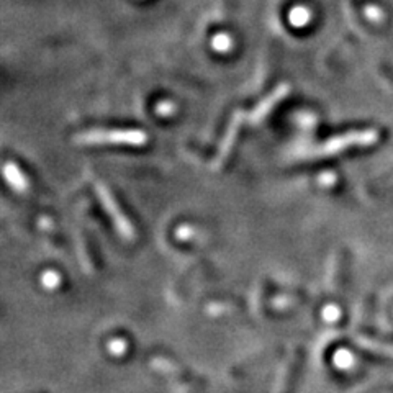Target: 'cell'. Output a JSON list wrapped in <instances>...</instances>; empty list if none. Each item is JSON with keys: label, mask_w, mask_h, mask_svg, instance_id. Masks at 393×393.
<instances>
[{"label": "cell", "mask_w": 393, "mask_h": 393, "mask_svg": "<svg viewBox=\"0 0 393 393\" xmlns=\"http://www.w3.org/2000/svg\"><path fill=\"white\" fill-rule=\"evenodd\" d=\"M147 136L141 129H89L76 136L79 145H131L140 146Z\"/></svg>", "instance_id": "6da1fadb"}, {"label": "cell", "mask_w": 393, "mask_h": 393, "mask_svg": "<svg viewBox=\"0 0 393 393\" xmlns=\"http://www.w3.org/2000/svg\"><path fill=\"white\" fill-rule=\"evenodd\" d=\"M377 140V133L372 129H364V131H351L346 133L343 136H335L331 140H328L316 147H312L307 154L308 156H330L336 154V152L348 150L351 146H367L372 145Z\"/></svg>", "instance_id": "7a4b0ae2"}, {"label": "cell", "mask_w": 393, "mask_h": 393, "mask_svg": "<svg viewBox=\"0 0 393 393\" xmlns=\"http://www.w3.org/2000/svg\"><path fill=\"white\" fill-rule=\"evenodd\" d=\"M152 365L157 371L164 372L166 376L173 377L175 382L187 383V385H207L205 378L198 377L195 374L189 371L186 365L179 362V359H175L173 354H156L152 358Z\"/></svg>", "instance_id": "3957f363"}, {"label": "cell", "mask_w": 393, "mask_h": 393, "mask_svg": "<svg viewBox=\"0 0 393 393\" xmlns=\"http://www.w3.org/2000/svg\"><path fill=\"white\" fill-rule=\"evenodd\" d=\"M95 191H97V195H99V200L102 202V205H104L105 210H107V214L110 215V218H112L115 226H117L118 233L122 234L125 239H131L133 236H135V230H133V226L128 221L127 216L123 215V211L120 210L115 197L110 193L109 189L100 182L95 186Z\"/></svg>", "instance_id": "277c9868"}, {"label": "cell", "mask_w": 393, "mask_h": 393, "mask_svg": "<svg viewBox=\"0 0 393 393\" xmlns=\"http://www.w3.org/2000/svg\"><path fill=\"white\" fill-rule=\"evenodd\" d=\"M305 354L303 348H295L294 353L290 354V359L284 367V372L280 376L279 387H277V393H297V385L302 376L303 365H305Z\"/></svg>", "instance_id": "5b68a950"}, {"label": "cell", "mask_w": 393, "mask_h": 393, "mask_svg": "<svg viewBox=\"0 0 393 393\" xmlns=\"http://www.w3.org/2000/svg\"><path fill=\"white\" fill-rule=\"evenodd\" d=\"M282 351L284 349H282L280 346H272V348H267L264 351H259V353L249 355V358L243 359L241 362L234 364L233 367L230 369V377L239 378V377L248 376L249 372L256 371V369L262 367V365L269 364L271 360L280 358Z\"/></svg>", "instance_id": "8992f818"}, {"label": "cell", "mask_w": 393, "mask_h": 393, "mask_svg": "<svg viewBox=\"0 0 393 393\" xmlns=\"http://www.w3.org/2000/svg\"><path fill=\"white\" fill-rule=\"evenodd\" d=\"M289 90H290V87L287 86V84H280L277 89H274L271 92L269 95L266 97L264 100L262 102H259V105L256 109L252 110L251 113H248L246 115V120L251 125H257V123H261L262 120H264L267 115H269L272 110H274V107L279 102L284 99V97L289 94Z\"/></svg>", "instance_id": "52a82bcc"}, {"label": "cell", "mask_w": 393, "mask_h": 393, "mask_svg": "<svg viewBox=\"0 0 393 393\" xmlns=\"http://www.w3.org/2000/svg\"><path fill=\"white\" fill-rule=\"evenodd\" d=\"M243 118H244L243 112H236L233 115V118H231V122L228 125V129H226V133L223 136V141H221L218 154H216V159L214 163V169L221 168V164L225 163L226 157L230 156V152H231V150H233V146L236 143V138H238V131H239V127H241Z\"/></svg>", "instance_id": "ba28073f"}, {"label": "cell", "mask_w": 393, "mask_h": 393, "mask_svg": "<svg viewBox=\"0 0 393 393\" xmlns=\"http://www.w3.org/2000/svg\"><path fill=\"white\" fill-rule=\"evenodd\" d=\"M6 179L8 184L18 192H25L29 189V180L22 174V170L15 164H6Z\"/></svg>", "instance_id": "9c48e42d"}, {"label": "cell", "mask_w": 393, "mask_h": 393, "mask_svg": "<svg viewBox=\"0 0 393 393\" xmlns=\"http://www.w3.org/2000/svg\"><path fill=\"white\" fill-rule=\"evenodd\" d=\"M358 332L360 337L364 339L372 341V343H378V344H385L393 348V335H387V332H378L374 330L372 326H359Z\"/></svg>", "instance_id": "30bf717a"}, {"label": "cell", "mask_w": 393, "mask_h": 393, "mask_svg": "<svg viewBox=\"0 0 393 393\" xmlns=\"http://www.w3.org/2000/svg\"><path fill=\"white\" fill-rule=\"evenodd\" d=\"M344 274H346V261H344V257L341 256L336 259L335 269H332V277H331L332 292H339V290H343Z\"/></svg>", "instance_id": "8fae6325"}, {"label": "cell", "mask_w": 393, "mask_h": 393, "mask_svg": "<svg viewBox=\"0 0 393 393\" xmlns=\"http://www.w3.org/2000/svg\"><path fill=\"white\" fill-rule=\"evenodd\" d=\"M355 353H358V355H359L360 359H364L365 362H369V364L385 365V367H393V359L385 358V355L372 354V353H367V351H362V349H358V351H355Z\"/></svg>", "instance_id": "7c38bea8"}, {"label": "cell", "mask_w": 393, "mask_h": 393, "mask_svg": "<svg viewBox=\"0 0 393 393\" xmlns=\"http://www.w3.org/2000/svg\"><path fill=\"white\" fill-rule=\"evenodd\" d=\"M372 313H374V300L365 298L359 313V326H371Z\"/></svg>", "instance_id": "4fadbf2b"}, {"label": "cell", "mask_w": 393, "mask_h": 393, "mask_svg": "<svg viewBox=\"0 0 393 393\" xmlns=\"http://www.w3.org/2000/svg\"><path fill=\"white\" fill-rule=\"evenodd\" d=\"M310 13L307 8H295V10L290 13V22L294 23L295 26H302L308 22Z\"/></svg>", "instance_id": "5bb4252c"}, {"label": "cell", "mask_w": 393, "mask_h": 393, "mask_svg": "<svg viewBox=\"0 0 393 393\" xmlns=\"http://www.w3.org/2000/svg\"><path fill=\"white\" fill-rule=\"evenodd\" d=\"M359 393H393V383H378V385H372Z\"/></svg>", "instance_id": "9a60e30c"}, {"label": "cell", "mask_w": 393, "mask_h": 393, "mask_svg": "<svg viewBox=\"0 0 393 393\" xmlns=\"http://www.w3.org/2000/svg\"><path fill=\"white\" fill-rule=\"evenodd\" d=\"M230 45H231V41H230V38L228 36H216L215 38V41H214V46L216 49H220V51H225V49H228L230 48Z\"/></svg>", "instance_id": "2e32d148"}, {"label": "cell", "mask_w": 393, "mask_h": 393, "mask_svg": "<svg viewBox=\"0 0 393 393\" xmlns=\"http://www.w3.org/2000/svg\"><path fill=\"white\" fill-rule=\"evenodd\" d=\"M43 282H45V285L46 287H56L58 284H59V275L58 274H54V272H48V274H46L45 277H43Z\"/></svg>", "instance_id": "e0dca14e"}, {"label": "cell", "mask_w": 393, "mask_h": 393, "mask_svg": "<svg viewBox=\"0 0 393 393\" xmlns=\"http://www.w3.org/2000/svg\"><path fill=\"white\" fill-rule=\"evenodd\" d=\"M203 388H205V385H193L191 387V390H189L187 393H202Z\"/></svg>", "instance_id": "ac0fdd59"}, {"label": "cell", "mask_w": 393, "mask_h": 393, "mask_svg": "<svg viewBox=\"0 0 393 393\" xmlns=\"http://www.w3.org/2000/svg\"><path fill=\"white\" fill-rule=\"evenodd\" d=\"M29 393H46V392H29Z\"/></svg>", "instance_id": "d6986e66"}]
</instances>
